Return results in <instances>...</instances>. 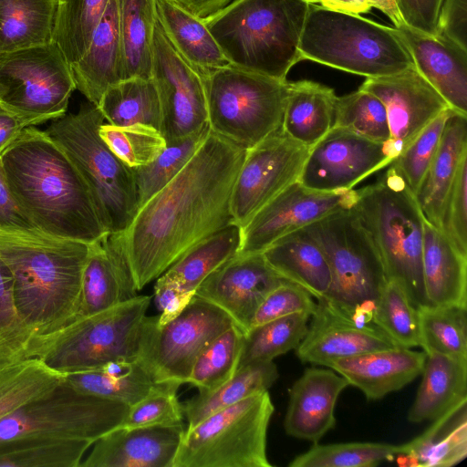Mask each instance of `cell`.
<instances>
[{
    "mask_svg": "<svg viewBox=\"0 0 467 467\" xmlns=\"http://www.w3.org/2000/svg\"><path fill=\"white\" fill-rule=\"evenodd\" d=\"M245 151L211 130L179 174L138 209L123 232L138 291L234 223L231 196Z\"/></svg>",
    "mask_w": 467,
    "mask_h": 467,
    "instance_id": "1",
    "label": "cell"
},
{
    "mask_svg": "<svg viewBox=\"0 0 467 467\" xmlns=\"http://www.w3.org/2000/svg\"><path fill=\"white\" fill-rule=\"evenodd\" d=\"M0 157L9 189L36 230L87 244L107 233L82 176L45 130L26 127Z\"/></svg>",
    "mask_w": 467,
    "mask_h": 467,
    "instance_id": "2",
    "label": "cell"
},
{
    "mask_svg": "<svg viewBox=\"0 0 467 467\" xmlns=\"http://www.w3.org/2000/svg\"><path fill=\"white\" fill-rule=\"evenodd\" d=\"M90 244L38 230L0 228V259L23 322L50 345L77 319Z\"/></svg>",
    "mask_w": 467,
    "mask_h": 467,
    "instance_id": "3",
    "label": "cell"
},
{
    "mask_svg": "<svg viewBox=\"0 0 467 467\" xmlns=\"http://www.w3.org/2000/svg\"><path fill=\"white\" fill-rule=\"evenodd\" d=\"M309 3L234 0L203 18L230 65L278 80L302 60L299 44Z\"/></svg>",
    "mask_w": 467,
    "mask_h": 467,
    "instance_id": "4",
    "label": "cell"
},
{
    "mask_svg": "<svg viewBox=\"0 0 467 467\" xmlns=\"http://www.w3.org/2000/svg\"><path fill=\"white\" fill-rule=\"evenodd\" d=\"M351 207L379 252L387 280L398 283L417 308L431 306L422 273L425 219L402 177L389 165L376 182L355 190Z\"/></svg>",
    "mask_w": 467,
    "mask_h": 467,
    "instance_id": "5",
    "label": "cell"
},
{
    "mask_svg": "<svg viewBox=\"0 0 467 467\" xmlns=\"http://www.w3.org/2000/svg\"><path fill=\"white\" fill-rule=\"evenodd\" d=\"M299 51L302 60L367 78L397 74L414 66L396 27L315 4L309 5Z\"/></svg>",
    "mask_w": 467,
    "mask_h": 467,
    "instance_id": "6",
    "label": "cell"
},
{
    "mask_svg": "<svg viewBox=\"0 0 467 467\" xmlns=\"http://www.w3.org/2000/svg\"><path fill=\"white\" fill-rule=\"evenodd\" d=\"M104 121L99 107L88 101L77 113L53 119L45 131L82 176L106 232L119 233L138 211L137 192L131 168L99 136Z\"/></svg>",
    "mask_w": 467,
    "mask_h": 467,
    "instance_id": "7",
    "label": "cell"
},
{
    "mask_svg": "<svg viewBox=\"0 0 467 467\" xmlns=\"http://www.w3.org/2000/svg\"><path fill=\"white\" fill-rule=\"evenodd\" d=\"M328 261L332 282L325 298L358 320L371 322L386 282L369 234L352 207L335 211L306 226Z\"/></svg>",
    "mask_w": 467,
    "mask_h": 467,
    "instance_id": "8",
    "label": "cell"
},
{
    "mask_svg": "<svg viewBox=\"0 0 467 467\" xmlns=\"http://www.w3.org/2000/svg\"><path fill=\"white\" fill-rule=\"evenodd\" d=\"M202 74L212 131L248 149L282 129L290 82L232 65Z\"/></svg>",
    "mask_w": 467,
    "mask_h": 467,
    "instance_id": "9",
    "label": "cell"
},
{
    "mask_svg": "<svg viewBox=\"0 0 467 467\" xmlns=\"http://www.w3.org/2000/svg\"><path fill=\"white\" fill-rule=\"evenodd\" d=\"M268 390L217 410L184 431L172 467H271Z\"/></svg>",
    "mask_w": 467,
    "mask_h": 467,
    "instance_id": "10",
    "label": "cell"
},
{
    "mask_svg": "<svg viewBox=\"0 0 467 467\" xmlns=\"http://www.w3.org/2000/svg\"><path fill=\"white\" fill-rule=\"evenodd\" d=\"M130 406L81 392L65 379L46 394L0 420V443L86 441L94 443L121 426Z\"/></svg>",
    "mask_w": 467,
    "mask_h": 467,
    "instance_id": "11",
    "label": "cell"
},
{
    "mask_svg": "<svg viewBox=\"0 0 467 467\" xmlns=\"http://www.w3.org/2000/svg\"><path fill=\"white\" fill-rule=\"evenodd\" d=\"M151 296H137L67 326L40 358L64 375L109 361L139 358L142 325Z\"/></svg>",
    "mask_w": 467,
    "mask_h": 467,
    "instance_id": "12",
    "label": "cell"
},
{
    "mask_svg": "<svg viewBox=\"0 0 467 467\" xmlns=\"http://www.w3.org/2000/svg\"><path fill=\"white\" fill-rule=\"evenodd\" d=\"M75 89L53 42L0 54V105L27 127L64 116Z\"/></svg>",
    "mask_w": 467,
    "mask_h": 467,
    "instance_id": "13",
    "label": "cell"
},
{
    "mask_svg": "<svg viewBox=\"0 0 467 467\" xmlns=\"http://www.w3.org/2000/svg\"><path fill=\"white\" fill-rule=\"evenodd\" d=\"M145 317L139 359L155 383L188 382L198 356L234 325L220 307L194 295L182 312L164 325Z\"/></svg>",
    "mask_w": 467,
    "mask_h": 467,
    "instance_id": "14",
    "label": "cell"
},
{
    "mask_svg": "<svg viewBox=\"0 0 467 467\" xmlns=\"http://www.w3.org/2000/svg\"><path fill=\"white\" fill-rule=\"evenodd\" d=\"M309 149L282 129L246 149L231 196L234 223L243 227L261 208L298 181Z\"/></svg>",
    "mask_w": 467,
    "mask_h": 467,
    "instance_id": "15",
    "label": "cell"
},
{
    "mask_svg": "<svg viewBox=\"0 0 467 467\" xmlns=\"http://www.w3.org/2000/svg\"><path fill=\"white\" fill-rule=\"evenodd\" d=\"M151 78L159 95L161 133L166 143L208 124L203 76L174 49L158 21L152 41Z\"/></svg>",
    "mask_w": 467,
    "mask_h": 467,
    "instance_id": "16",
    "label": "cell"
},
{
    "mask_svg": "<svg viewBox=\"0 0 467 467\" xmlns=\"http://www.w3.org/2000/svg\"><path fill=\"white\" fill-rule=\"evenodd\" d=\"M391 161L387 143L334 126L309 149L298 181L319 192L350 191Z\"/></svg>",
    "mask_w": 467,
    "mask_h": 467,
    "instance_id": "17",
    "label": "cell"
},
{
    "mask_svg": "<svg viewBox=\"0 0 467 467\" xmlns=\"http://www.w3.org/2000/svg\"><path fill=\"white\" fill-rule=\"evenodd\" d=\"M355 190L319 192L296 181L287 186L243 227L238 254L262 253L279 238L327 214L351 207Z\"/></svg>",
    "mask_w": 467,
    "mask_h": 467,
    "instance_id": "18",
    "label": "cell"
},
{
    "mask_svg": "<svg viewBox=\"0 0 467 467\" xmlns=\"http://www.w3.org/2000/svg\"><path fill=\"white\" fill-rule=\"evenodd\" d=\"M359 88L378 97L387 111L392 161L440 114L445 99L412 66L397 74L367 78Z\"/></svg>",
    "mask_w": 467,
    "mask_h": 467,
    "instance_id": "19",
    "label": "cell"
},
{
    "mask_svg": "<svg viewBox=\"0 0 467 467\" xmlns=\"http://www.w3.org/2000/svg\"><path fill=\"white\" fill-rule=\"evenodd\" d=\"M307 331L296 348L304 363L327 366L337 358L400 347L372 322H365L345 313L325 297L317 305Z\"/></svg>",
    "mask_w": 467,
    "mask_h": 467,
    "instance_id": "20",
    "label": "cell"
},
{
    "mask_svg": "<svg viewBox=\"0 0 467 467\" xmlns=\"http://www.w3.org/2000/svg\"><path fill=\"white\" fill-rule=\"evenodd\" d=\"M282 281L262 253L237 254L210 274L195 296L220 307L245 333L262 301Z\"/></svg>",
    "mask_w": 467,
    "mask_h": 467,
    "instance_id": "21",
    "label": "cell"
},
{
    "mask_svg": "<svg viewBox=\"0 0 467 467\" xmlns=\"http://www.w3.org/2000/svg\"><path fill=\"white\" fill-rule=\"evenodd\" d=\"M182 424L119 426L93 443L82 467H172Z\"/></svg>",
    "mask_w": 467,
    "mask_h": 467,
    "instance_id": "22",
    "label": "cell"
},
{
    "mask_svg": "<svg viewBox=\"0 0 467 467\" xmlns=\"http://www.w3.org/2000/svg\"><path fill=\"white\" fill-rule=\"evenodd\" d=\"M123 232L106 233L90 244L81 279L77 319L113 307L137 296ZM76 319V320H77Z\"/></svg>",
    "mask_w": 467,
    "mask_h": 467,
    "instance_id": "23",
    "label": "cell"
},
{
    "mask_svg": "<svg viewBox=\"0 0 467 467\" xmlns=\"http://www.w3.org/2000/svg\"><path fill=\"white\" fill-rule=\"evenodd\" d=\"M396 29L418 72L451 109L467 115V49L444 37L422 33L405 23Z\"/></svg>",
    "mask_w": 467,
    "mask_h": 467,
    "instance_id": "24",
    "label": "cell"
},
{
    "mask_svg": "<svg viewBox=\"0 0 467 467\" xmlns=\"http://www.w3.org/2000/svg\"><path fill=\"white\" fill-rule=\"evenodd\" d=\"M348 386V380L331 368H306L289 389L284 420L285 433L318 443L335 427V406Z\"/></svg>",
    "mask_w": 467,
    "mask_h": 467,
    "instance_id": "25",
    "label": "cell"
},
{
    "mask_svg": "<svg viewBox=\"0 0 467 467\" xmlns=\"http://www.w3.org/2000/svg\"><path fill=\"white\" fill-rule=\"evenodd\" d=\"M424 351L396 347L332 360L327 367L360 389L368 400H379L421 374Z\"/></svg>",
    "mask_w": 467,
    "mask_h": 467,
    "instance_id": "26",
    "label": "cell"
},
{
    "mask_svg": "<svg viewBox=\"0 0 467 467\" xmlns=\"http://www.w3.org/2000/svg\"><path fill=\"white\" fill-rule=\"evenodd\" d=\"M69 67L76 89L96 106L109 87L123 80V55L116 0H109L88 49Z\"/></svg>",
    "mask_w": 467,
    "mask_h": 467,
    "instance_id": "27",
    "label": "cell"
},
{
    "mask_svg": "<svg viewBox=\"0 0 467 467\" xmlns=\"http://www.w3.org/2000/svg\"><path fill=\"white\" fill-rule=\"evenodd\" d=\"M270 267L318 299L327 293L332 275L327 256L306 227L279 238L263 252Z\"/></svg>",
    "mask_w": 467,
    "mask_h": 467,
    "instance_id": "28",
    "label": "cell"
},
{
    "mask_svg": "<svg viewBox=\"0 0 467 467\" xmlns=\"http://www.w3.org/2000/svg\"><path fill=\"white\" fill-rule=\"evenodd\" d=\"M466 155L467 115L451 109L438 150L414 194L425 221L439 230L445 198Z\"/></svg>",
    "mask_w": 467,
    "mask_h": 467,
    "instance_id": "29",
    "label": "cell"
},
{
    "mask_svg": "<svg viewBox=\"0 0 467 467\" xmlns=\"http://www.w3.org/2000/svg\"><path fill=\"white\" fill-rule=\"evenodd\" d=\"M422 273L431 306L467 307V255L441 230L424 222Z\"/></svg>",
    "mask_w": 467,
    "mask_h": 467,
    "instance_id": "30",
    "label": "cell"
},
{
    "mask_svg": "<svg viewBox=\"0 0 467 467\" xmlns=\"http://www.w3.org/2000/svg\"><path fill=\"white\" fill-rule=\"evenodd\" d=\"M467 399L460 401L420 436L402 444L399 463L410 466L451 467L467 455Z\"/></svg>",
    "mask_w": 467,
    "mask_h": 467,
    "instance_id": "31",
    "label": "cell"
},
{
    "mask_svg": "<svg viewBox=\"0 0 467 467\" xmlns=\"http://www.w3.org/2000/svg\"><path fill=\"white\" fill-rule=\"evenodd\" d=\"M408 420H434L467 399V358L429 354Z\"/></svg>",
    "mask_w": 467,
    "mask_h": 467,
    "instance_id": "32",
    "label": "cell"
},
{
    "mask_svg": "<svg viewBox=\"0 0 467 467\" xmlns=\"http://www.w3.org/2000/svg\"><path fill=\"white\" fill-rule=\"evenodd\" d=\"M157 17L174 49L201 73L230 65L201 18L176 0H156Z\"/></svg>",
    "mask_w": 467,
    "mask_h": 467,
    "instance_id": "33",
    "label": "cell"
},
{
    "mask_svg": "<svg viewBox=\"0 0 467 467\" xmlns=\"http://www.w3.org/2000/svg\"><path fill=\"white\" fill-rule=\"evenodd\" d=\"M337 97L331 88L314 81L290 82L283 131L311 148L333 127Z\"/></svg>",
    "mask_w": 467,
    "mask_h": 467,
    "instance_id": "34",
    "label": "cell"
},
{
    "mask_svg": "<svg viewBox=\"0 0 467 467\" xmlns=\"http://www.w3.org/2000/svg\"><path fill=\"white\" fill-rule=\"evenodd\" d=\"M65 380L81 392L130 407L143 399L156 384L138 358L113 360L95 368L67 374Z\"/></svg>",
    "mask_w": 467,
    "mask_h": 467,
    "instance_id": "35",
    "label": "cell"
},
{
    "mask_svg": "<svg viewBox=\"0 0 467 467\" xmlns=\"http://www.w3.org/2000/svg\"><path fill=\"white\" fill-rule=\"evenodd\" d=\"M123 55V80L151 78L156 0H116Z\"/></svg>",
    "mask_w": 467,
    "mask_h": 467,
    "instance_id": "36",
    "label": "cell"
},
{
    "mask_svg": "<svg viewBox=\"0 0 467 467\" xmlns=\"http://www.w3.org/2000/svg\"><path fill=\"white\" fill-rule=\"evenodd\" d=\"M278 379L274 361L248 363L217 389L198 393L182 405L188 427H192L210 414L232 406L252 395L268 390Z\"/></svg>",
    "mask_w": 467,
    "mask_h": 467,
    "instance_id": "37",
    "label": "cell"
},
{
    "mask_svg": "<svg viewBox=\"0 0 467 467\" xmlns=\"http://www.w3.org/2000/svg\"><path fill=\"white\" fill-rule=\"evenodd\" d=\"M56 0H0V54L51 42Z\"/></svg>",
    "mask_w": 467,
    "mask_h": 467,
    "instance_id": "38",
    "label": "cell"
},
{
    "mask_svg": "<svg viewBox=\"0 0 467 467\" xmlns=\"http://www.w3.org/2000/svg\"><path fill=\"white\" fill-rule=\"evenodd\" d=\"M241 241L242 229L232 223L191 247L162 275L195 293L210 274L239 253Z\"/></svg>",
    "mask_w": 467,
    "mask_h": 467,
    "instance_id": "39",
    "label": "cell"
},
{
    "mask_svg": "<svg viewBox=\"0 0 467 467\" xmlns=\"http://www.w3.org/2000/svg\"><path fill=\"white\" fill-rule=\"evenodd\" d=\"M98 107L109 124H143L161 131V104L151 78L137 77L118 82L105 91Z\"/></svg>",
    "mask_w": 467,
    "mask_h": 467,
    "instance_id": "40",
    "label": "cell"
},
{
    "mask_svg": "<svg viewBox=\"0 0 467 467\" xmlns=\"http://www.w3.org/2000/svg\"><path fill=\"white\" fill-rule=\"evenodd\" d=\"M109 0H56L51 42L63 53L68 65L88 49L93 33Z\"/></svg>",
    "mask_w": 467,
    "mask_h": 467,
    "instance_id": "41",
    "label": "cell"
},
{
    "mask_svg": "<svg viewBox=\"0 0 467 467\" xmlns=\"http://www.w3.org/2000/svg\"><path fill=\"white\" fill-rule=\"evenodd\" d=\"M65 375L31 358L0 366V420L61 383Z\"/></svg>",
    "mask_w": 467,
    "mask_h": 467,
    "instance_id": "42",
    "label": "cell"
},
{
    "mask_svg": "<svg viewBox=\"0 0 467 467\" xmlns=\"http://www.w3.org/2000/svg\"><path fill=\"white\" fill-rule=\"evenodd\" d=\"M310 317L298 313L251 327L244 334L237 368L251 362L273 361L296 349L306 334Z\"/></svg>",
    "mask_w": 467,
    "mask_h": 467,
    "instance_id": "43",
    "label": "cell"
},
{
    "mask_svg": "<svg viewBox=\"0 0 467 467\" xmlns=\"http://www.w3.org/2000/svg\"><path fill=\"white\" fill-rule=\"evenodd\" d=\"M49 343L20 318L14 301L13 279L0 259V366L39 358Z\"/></svg>",
    "mask_w": 467,
    "mask_h": 467,
    "instance_id": "44",
    "label": "cell"
},
{
    "mask_svg": "<svg viewBox=\"0 0 467 467\" xmlns=\"http://www.w3.org/2000/svg\"><path fill=\"white\" fill-rule=\"evenodd\" d=\"M418 309L420 347L426 355L467 358V307L427 306Z\"/></svg>",
    "mask_w": 467,
    "mask_h": 467,
    "instance_id": "45",
    "label": "cell"
},
{
    "mask_svg": "<svg viewBox=\"0 0 467 467\" xmlns=\"http://www.w3.org/2000/svg\"><path fill=\"white\" fill-rule=\"evenodd\" d=\"M210 131L208 123L185 138L167 143L161 153L151 162L131 168L138 209L179 174L203 143Z\"/></svg>",
    "mask_w": 467,
    "mask_h": 467,
    "instance_id": "46",
    "label": "cell"
},
{
    "mask_svg": "<svg viewBox=\"0 0 467 467\" xmlns=\"http://www.w3.org/2000/svg\"><path fill=\"white\" fill-rule=\"evenodd\" d=\"M402 444L354 441L314 445L289 467H374L402 453Z\"/></svg>",
    "mask_w": 467,
    "mask_h": 467,
    "instance_id": "47",
    "label": "cell"
},
{
    "mask_svg": "<svg viewBox=\"0 0 467 467\" xmlns=\"http://www.w3.org/2000/svg\"><path fill=\"white\" fill-rule=\"evenodd\" d=\"M244 334L234 324L220 334L198 356L187 383L205 393L230 379L238 368Z\"/></svg>",
    "mask_w": 467,
    "mask_h": 467,
    "instance_id": "48",
    "label": "cell"
},
{
    "mask_svg": "<svg viewBox=\"0 0 467 467\" xmlns=\"http://www.w3.org/2000/svg\"><path fill=\"white\" fill-rule=\"evenodd\" d=\"M93 443L86 441H20L0 443V467H79Z\"/></svg>",
    "mask_w": 467,
    "mask_h": 467,
    "instance_id": "49",
    "label": "cell"
},
{
    "mask_svg": "<svg viewBox=\"0 0 467 467\" xmlns=\"http://www.w3.org/2000/svg\"><path fill=\"white\" fill-rule=\"evenodd\" d=\"M371 322L400 347L420 345L419 309L394 281L387 280L375 304Z\"/></svg>",
    "mask_w": 467,
    "mask_h": 467,
    "instance_id": "50",
    "label": "cell"
},
{
    "mask_svg": "<svg viewBox=\"0 0 467 467\" xmlns=\"http://www.w3.org/2000/svg\"><path fill=\"white\" fill-rule=\"evenodd\" d=\"M334 126L374 141L389 142L390 131L384 104L374 94L361 88L337 97Z\"/></svg>",
    "mask_w": 467,
    "mask_h": 467,
    "instance_id": "51",
    "label": "cell"
},
{
    "mask_svg": "<svg viewBox=\"0 0 467 467\" xmlns=\"http://www.w3.org/2000/svg\"><path fill=\"white\" fill-rule=\"evenodd\" d=\"M99 133L114 154L130 168L151 162L167 145L159 130L143 124L115 126L104 122Z\"/></svg>",
    "mask_w": 467,
    "mask_h": 467,
    "instance_id": "52",
    "label": "cell"
},
{
    "mask_svg": "<svg viewBox=\"0 0 467 467\" xmlns=\"http://www.w3.org/2000/svg\"><path fill=\"white\" fill-rule=\"evenodd\" d=\"M450 109L440 114L389 164L415 194L441 143Z\"/></svg>",
    "mask_w": 467,
    "mask_h": 467,
    "instance_id": "53",
    "label": "cell"
},
{
    "mask_svg": "<svg viewBox=\"0 0 467 467\" xmlns=\"http://www.w3.org/2000/svg\"><path fill=\"white\" fill-rule=\"evenodd\" d=\"M180 384L156 383L140 401L130 406L123 427L182 424V405L177 398Z\"/></svg>",
    "mask_w": 467,
    "mask_h": 467,
    "instance_id": "54",
    "label": "cell"
},
{
    "mask_svg": "<svg viewBox=\"0 0 467 467\" xmlns=\"http://www.w3.org/2000/svg\"><path fill=\"white\" fill-rule=\"evenodd\" d=\"M440 230L458 251L467 255V155L445 198Z\"/></svg>",
    "mask_w": 467,
    "mask_h": 467,
    "instance_id": "55",
    "label": "cell"
},
{
    "mask_svg": "<svg viewBox=\"0 0 467 467\" xmlns=\"http://www.w3.org/2000/svg\"><path fill=\"white\" fill-rule=\"evenodd\" d=\"M313 298L300 285L284 280L262 301L254 316L251 327L298 313L311 316L317 305Z\"/></svg>",
    "mask_w": 467,
    "mask_h": 467,
    "instance_id": "56",
    "label": "cell"
},
{
    "mask_svg": "<svg viewBox=\"0 0 467 467\" xmlns=\"http://www.w3.org/2000/svg\"><path fill=\"white\" fill-rule=\"evenodd\" d=\"M194 295V292L184 289L163 275L159 276L154 285V300L161 312L157 317L158 324L164 325L178 317Z\"/></svg>",
    "mask_w": 467,
    "mask_h": 467,
    "instance_id": "57",
    "label": "cell"
},
{
    "mask_svg": "<svg viewBox=\"0 0 467 467\" xmlns=\"http://www.w3.org/2000/svg\"><path fill=\"white\" fill-rule=\"evenodd\" d=\"M406 25L422 33L436 36L439 12L443 0H396Z\"/></svg>",
    "mask_w": 467,
    "mask_h": 467,
    "instance_id": "58",
    "label": "cell"
},
{
    "mask_svg": "<svg viewBox=\"0 0 467 467\" xmlns=\"http://www.w3.org/2000/svg\"><path fill=\"white\" fill-rule=\"evenodd\" d=\"M467 0H443L438 21L437 35L467 49Z\"/></svg>",
    "mask_w": 467,
    "mask_h": 467,
    "instance_id": "59",
    "label": "cell"
},
{
    "mask_svg": "<svg viewBox=\"0 0 467 467\" xmlns=\"http://www.w3.org/2000/svg\"><path fill=\"white\" fill-rule=\"evenodd\" d=\"M0 228L36 229L16 202L3 169L0 157Z\"/></svg>",
    "mask_w": 467,
    "mask_h": 467,
    "instance_id": "60",
    "label": "cell"
},
{
    "mask_svg": "<svg viewBox=\"0 0 467 467\" xmlns=\"http://www.w3.org/2000/svg\"><path fill=\"white\" fill-rule=\"evenodd\" d=\"M26 127L19 118L0 105V155Z\"/></svg>",
    "mask_w": 467,
    "mask_h": 467,
    "instance_id": "61",
    "label": "cell"
},
{
    "mask_svg": "<svg viewBox=\"0 0 467 467\" xmlns=\"http://www.w3.org/2000/svg\"><path fill=\"white\" fill-rule=\"evenodd\" d=\"M183 7L201 18L209 17L233 0H176Z\"/></svg>",
    "mask_w": 467,
    "mask_h": 467,
    "instance_id": "62",
    "label": "cell"
},
{
    "mask_svg": "<svg viewBox=\"0 0 467 467\" xmlns=\"http://www.w3.org/2000/svg\"><path fill=\"white\" fill-rule=\"evenodd\" d=\"M305 1H306L309 4H315V5H320V3L322 2V0H305Z\"/></svg>",
    "mask_w": 467,
    "mask_h": 467,
    "instance_id": "63",
    "label": "cell"
}]
</instances>
